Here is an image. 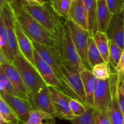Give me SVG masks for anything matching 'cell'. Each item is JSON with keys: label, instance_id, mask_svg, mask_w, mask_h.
<instances>
[{"label": "cell", "instance_id": "6da1fadb", "mask_svg": "<svg viewBox=\"0 0 124 124\" xmlns=\"http://www.w3.org/2000/svg\"><path fill=\"white\" fill-rule=\"evenodd\" d=\"M15 20L33 41L46 47L54 56L59 65L62 64L57 37L33 19L22 7L18 0L9 2Z\"/></svg>", "mask_w": 124, "mask_h": 124}, {"label": "cell", "instance_id": "7a4b0ae2", "mask_svg": "<svg viewBox=\"0 0 124 124\" xmlns=\"http://www.w3.org/2000/svg\"><path fill=\"white\" fill-rule=\"evenodd\" d=\"M12 63L17 69L23 79L29 93V97L48 87L36 67L21 53L15 57Z\"/></svg>", "mask_w": 124, "mask_h": 124}, {"label": "cell", "instance_id": "3957f363", "mask_svg": "<svg viewBox=\"0 0 124 124\" xmlns=\"http://www.w3.org/2000/svg\"><path fill=\"white\" fill-rule=\"evenodd\" d=\"M56 37L62 61L70 62L79 71L82 69H86L75 48L66 19L64 22L61 19L59 21Z\"/></svg>", "mask_w": 124, "mask_h": 124}, {"label": "cell", "instance_id": "277c9868", "mask_svg": "<svg viewBox=\"0 0 124 124\" xmlns=\"http://www.w3.org/2000/svg\"><path fill=\"white\" fill-rule=\"evenodd\" d=\"M21 5L24 10L35 20L48 31L56 36L58 24L61 19L52 8L51 2H47L43 6L22 3Z\"/></svg>", "mask_w": 124, "mask_h": 124}, {"label": "cell", "instance_id": "5b68a950", "mask_svg": "<svg viewBox=\"0 0 124 124\" xmlns=\"http://www.w3.org/2000/svg\"><path fill=\"white\" fill-rule=\"evenodd\" d=\"M30 40H31V44H32L33 48L36 50V52L40 55V56L42 58V59L50 67L51 69L53 71V72L54 73L57 78L59 79V81H60L61 84L64 87V88H65L68 96L70 97L72 99H77V100L81 102L84 104L82 102V101L79 98L78 96L74 92V91L70 87L66 78L64 76V74L62 73L61 70L60 68H59V64L57 62L56 59H55L54 56L50 53V52L46 47L38 43V42H35V41H33L31 39H30Z\"/></svg>", "mask_w": 124, "mask_h": 124}, {"label": "cell", "instance_id": "8992f818", "mask_svg": "<svg viewBox=\"0 0 124 124\" xmlns=\"http://www.w3.org/2000/svg\"><path fill=\"white\" fill-rule=\"evenodd\" d=\"M0 15L2 16L6 25L8 43V59L10 62H12L15 57L20 53V51L18 47L16 35L15 20L8 2L4 5L1 10Z\"/></svg>", "mask_w": 124, "mask_h": 124}, {"label": "cell", "instance_id": "52a82bcc", "mask_svg": "<svg viewBox=\"0 0 124 124\" xmlns=\"http://www.w3.org/2000/svg\"><path fill=\"white\" fill-rule=\"evenodd\" d=\"M67 22L70 29L73 42L84 66L92 71V69L88 59V39L90 36L89 33L72 21L67 20Z\"/></svg>", "mask_w": 124, "mask_h": 124}, {"label": "cell", "instance_id": "ba28073f", "mask_svg": "<svg viewBox=\"0 0 124 124\" xmlns=\"http://www.w3.org/2000/svg\"><path fill=\"white\" fill-rule=\"evenodd\" d=\"M120 77L116 72L112 73L110 78L111 101L106 110V113L111 124H122L124 116L120 108L118 102V87Z\"/></svg>", "mask_w": 124, "mask_h": 124}, {"label": "cell", "instance_id": "9c48e42d", "mask_svg": "<svg viewBox=\"0 0 124 124\" xmlns=\"http://www.w3.org/2000/svg\"><path fill=\"white\" fill-rule=\"evenodd\" d=\"M48 90L56 117L70 121L75 118L70 107V102L72 98L54 87H48Z\"/></svg>", "mask_w": 124, "mask_h": 124}, {"label": "cell", "instance_id": "30bf717a", "mask_svg": "<svg viewBox=\"0 0 124 124\" xmlns=\"http://www.w3.org/2000/svg\"><path fill=\"white\" fill-rule=\"evenodd\" d=\"M59 68L71 89L86 105L85 93L80 71L71 63L65 61H62Z\"/></svg>", "mask_w": 124, "mask_h": 124}, {"label": "cell", "instance_id": "8fae6325", "mask_svg": "<svg viewBox=\"0 0 124 124\" xmlns=\"http://www.w3.org/2000/svg\"><path fill=\"white\" fill-rule=\"evenodd\" d=\"M0 96L13 109L21 124H26L30 117V112L34 110L29 101L12 95L4 91H0Z\"/></svg>", "mask_w": 124, "mask_h": 124}, {"label": "cell", "instance_id": "7c38bea8", "mask_svg": "<svg viewBox=\"0 0 124 124\" xmlns=\"http://www.w3.org/2000/svg\"><path fill=\"white\" fill-rule=\"evenodd\" d=\"M33 57L35 67L47 85L48 87H54L59 92L67 96L65 88H64L59 79L57 78L56 76L50 67L42 59V58L40 56L39 54L34 48Z\"/></svg>", "mask_w": 124, "mask_h": 124}, {"label": "cell", "instance_id": "4fadbf2b", "mask_svg": "<svg viewBox=\"0 0 124 124\" xmlns=\"http://www.w3.org/2000/svg\"><path fill=\"white\" fill-rule=\"evenodd\" d=\"M109 40H112L121 48L124 50V9L113 14L107 30Z\"/></svg>", "mask_w": 124, "mask_h": 124}, {"label": "cell", "instance_id": "5bb4252c", "mask_svg": "<svg viewBox=\"0 0 124 124\" xmlns=\"http://www.w3.org/2000/svg\"><path fill=\"white\" fill-rule=\"evenodd\" d=\"M111 101L110 78L105 80L97 79L94 93V108L106 111Z\"/></svg>", "mask_w": 124, "mask_h": 124}, {"label": "cell", "instance_id": "9a60e30c", "mask_svg": "<svg viewBox=\"0 0 124 124\" xmlns=\"http://www.w3.org/2000/svg\"><path fill=\"white\" fill-rule=\"evenodd\" d=\"M29 101L34 110H38L56 116L48 93V87L29 97Z\"/></svg>", "mask_w": 124, "mask_h": 124}, {"label": "cell", "instance_id": "2e32d148", "mask_svg": "<svg viewBox=\"0 0 124 124\" xmlns=\"http://www.w3.org/2000/svg\"><path fill=\"white\" fill-rule=\"evenodd\" d=\"M66 19L88 31V23L83 0H73Z\"/></svg>", "mask_w": 124, "mask_h": 124}, {"label": "cell", "instance_id": "e0dca14e", "mask_svg": "<svg viewBox=\"0 0 124 124\" xmlns=\"http://www.w3.org/2000/svg\"><path fill=\"white\" fill-rule=\"evenodd\" d=\"M15 31L20 53L35 66L33 57V47L31 44V40L16 21Z\"/></svg>", "mask_w": 124, "mask_h": 124}, {"label": "cell", "instance_id": "ac0fdd59", "mask_svg": "<svg viewBox=\"0 0 124 124\" xmlns=\"http://www.w3.org/2000/svg\"><path fill=\"white\" fill-rule=\"evenodd\" d=\"M80 74L85 93L86 105L90 107L94 108V93L97 78L91 70L87 69H82L80 71Z\"/></svg>", "mask_w": 124, "mask_h": 124}, {"label": "cell", "instance_id": "d6986e66", "mask_svg": "<svg viewBox=\"0 0 124 124\" xmlns=\"http://www.w3.org/2000/svg\"><path fill=\"white\" fill-rule=\"evenodd\" d=\"M1 68L16 90L24 94L29 99V93L17 69L12 62H7L1 65Z\"/></svg>", "mask_w": 124, "mask_h": 124}, {"label": "cell", "instance_id": "ffe728a7", "mask_svg": "<svg viewBox=\"0 0 124 124\" xmlns=\"http://www.w3.org/2000/svg\"><path fill=\"white\" fill-rule=\"evenodd\" d=\"M97 30L98 31L106 33L113 14L110 12L106 0H97Z\"/></svg>", "mask_w": 124, "mask_h": 124}, {"label": "cell", "instance_id": "44dd1931", "mask_svg": "<svg viewBox=\"0 0 124 124\" xmlns=\"http://www.w3.org/2000/svg\"><path fill=\"white\" fill-rule=\"evenodd\" d=\"M88 23V32L91 37L98 31L97 30V0H83Z\"/></svg>", "mask_w": 124, "mask_h": 124}, {"label": "cell", "instance_id": "7402d4cb", "mask_svg": "<svg viewBox=\"0 0 124 124\" xmlns=\"http://www.w3.org/2000/svg\"><path fill=\"white\" fill-rule=\"evenodd\" d=\"M92 38L94 39L96 45L101 54L102 56L104 61L109 64L110 63L108 47L109 39L107 34L105 33L97 31L93 35Z\"/></svg>", "mask_w": 124, "mask_h": 124}, {"label": "cell", "instance_id": "603a6c76", "mask_svg": "<svg viewBox=\"0 0 124 124\" xmlns=\"http://www.w3.org/2000/svg\"><path fill=\"white\" fill-rule=\"evenodd\" d=\"M54 115H50L38 110H32L25 124H56Z\"/></svg>", "mask_w": 124, "mask_h": 124}, {"label": "cell", "instance_id": "cb8c5ba5", "mask_svg": "<svg viewBox=\"0 0 124 124\" xmlns=\"http://www.w3.org/2000/svg\"><path fill=\"white\" fill-rule=\"evenodd\" d=\"M88 59L92 69L97 64L105 62L96 45L94 39L91 36L88 38Z\"/></svg>", "mask_w": 124, "mask_h": 124}, {"label": "cell", "instance_id": "d4e9b609", "mask_svg": "<svg viewBox=\"0 0 124 124\" xmlns=\"http://www.w3.org/2000/svg\"><path fill=\"white\" fill-rule=\"evenodd\" d=\"M0 115L2 119L10 124H21L18 116L13 109L0 96Z\"/></svg>", "mask_w": 124, "mask_h": 124}, {"label": "cell", "instance_id": "484cf974", "mask_svg": "<svg viewBox=\"0 0 124 124\" xmlns=\"http://www.w3.org/2000/svg\"><path fill=\"white\" fill-rule=\"evenodd\" d=\"M109 59H110V67L114 69L116 71V67L118 65L121 56L124 50L120 48L116 44V42L112 40H109Z\"/></svg>", "mask_w": 124, "mask_h": 124}, {"label": "cell", "instance_id": "4316f807", "mask_svg": "<svg viewBox=\"0 0 124 124\" xmlns=\"http://www.w3.org/2000/svg\"><path fill=\"white\" fill-rule=\"evenodd\" d=\"M0 91H4V92H7L12 95L29 100V99L24 94L19 93L16 90L7 76L5 74L4 71H3L1 67H0Z\"/></svg>", "mask_w": 124, "mask_h": 124}, {"label": "cell", "instance_id": "83f0119b", "mask_svg": "<svg viewBox=\"0 0 124 124\" xmlns=\"http://www.w3.org/2000/svg\"><path fill=\"white\" fill-rule=\"evenodd\" d=\"M72 1L73 0H52L51 5L53 10L58 16L66 19Z\"/></svg>", "mask_w": 124, "mask_h": 124}, {"label": "cell", "instance_id": "f1b7e54d", "mask_svg": "<svg viewBox=\"0 0 124 124\" xmlns=\"http://www.w3.org/2000/svg\"><path fill=\"white\" fill-rule=\"evenodd\" d=\"M92 71L97 79L101 80L109 79L113 73L110 65L106 62L96 65L92 68Z\"/></svg>", "mask_w": 124, "mask_h": 124}, {"label": "cell", "instance_id": "f546056e", "mask_svg": "<svg viewBox=\"0 0 124 124\" xmlns=\"http://www.w3.org/2000/svg\"><path fill=\"white\" fill-rule=\"evenodd\" d=\"M94 108L87 107V111L83 115L76 116L70 121L73 124H94Z\"/></svg>", "mask_w": 124, "mask_h": 124}, {"label": "cell", "instance_id": "4dcf8cb0", "mask_svg": "<svg viewBox=\"0 0 124 124\" xmlns=\"http://www.w3.org/2000/svg\"><path fill=\"white\" fill-rule=\"evenodd\" d=\"M0 48L6 54L8 59V43H7V36L6 33V25L4 22L2 16L0 15Z\"/></svg>", "mask_w": 124, "mask_h": 124}, {"label": "cell", "instance_id": "1f68e13d", "mask_svg": "<svg viewBox=\"0 0 124 124\" xmlns=\"http://www.w3.org/2000/svg\"><path fill=\"white\" fill-rule=\"evenodd\" d=\"M87 105L77 99H71L70 102V107L71 113L75 117L83 115L87 111Z\"/></svg>", "mask_w": 124, "mask_h": 124}, {"label": "cell", "instance_id": "d6a6232c", "mask_svg": "<svg viewBox=\"0 0 124 124\" xmlns=\"http://www.w3.org/2000/svg\"><path fill=\"white\" fill-rule=\"evenodd\" d=\"M106 2L112 14L119 13L124 9V0H106Z\"/></svg>", "mask_w": 124, "mask_h": 124}, {"label": "cell", "instance_id": "836d02e7", "mask_svg": "<svg viewBox=\"0 0 124 124\" xmlns=\"http://www.w3.org/2000/svg\"><path fill=\"white\" fill-rule=\"evenodd\" d=\"M94 124H111L106 111L94 109Z\"/></svg>", "mask_w": 124, "mask_h": 124}, {"label": "cell", "instance_id": "e575fe53", "mask_svg": "<svg viewBox=\"0 0 124 124\" xmlns=\"http://www.w3.org/2000/svg\"><path fill=\"white\" fill-rule=\"evenodd\" d=\"M116 72L118 74L120 78L124 76V50L121 56L118 65L116 69Z\"/></svg>", "mask_w": 124, "mask_h": 124}, {"label": "cell", "instance_id": "d590c367", "mask_svg": "<svg viewBox=\"0 0 124 124\" xmlns=\"http://www.w3.org/2000/svg\"><path fill=\"white\" fill-rule=\"evenodd\" d=\"M22 4L31 5H39L43 6L46 3L44 0H18Z\"/></svg>", "mask_w": 124, "mask_h": 124}, {"label": "cell", "instance_id": "8d00e7d4", "mask_svg": "<svg viewBox=\"0 0 124 124\" xmlns=\"http://www.w3.org/2000/svg\"><path fill=\"white\" fill-rule=\"evenodd\" d=\"M118 102L120 108L124 116V94L120 88L119 85L118 87Z\"/></svg>", "mask_w": 124, "mask_h": 124}, {"label": "cell", "instance_id": "74e56055", "mask_svg": "<svg viewBox=\"0 0 124 124\" xmlns=\"http://www.w3.org/2000/svg\"><path fill=\"white\" fill-rule=\"evenodd\" d=\"M7 62H10L8 59L7 57L6 56V54L3 53L1 50H0V67L4 64H6Z\"/></svg>", "mask_w": 124, "mask_h": 124}, {"label": "cell", "instance_id": "f35d334b", "mask_svg": "<svg viewBox=\"0 0 124 124\" xmlns=\"http://www.w3.org/2000/svg\"><path fill=\"white\" fill-rule=\"evenodd\" d=\"M13 0H0V13H1V10L2 9V7H3L4 5L5 4L7 3V2H10L11 1H12Z\"/></svg>", "mask_w": 124, "mask_h": 124}, {"label": "cell", "instance_id": "ab89813d", "mask_svg": "<svg viewBox=\"0 0 124 124\" xmlns=\"http://www.w3.org/2000/svg\"><path fill=\"white\" fill-rule=\"evenodd\" d=\"M119 87L121 90H122V93L124 94V79L121 78H120V84H119Z\"/></svg>", "mask_w": 124, "mask_h": 124}, {"label": "cell", "instance_id": "60d3db41", "mask_svg": "<svg viewBox=\"0 0 124 124\" xmlns=\"http://www.w3.org/2000/svg\"><path fill=\"white\" fill-rule=\"evenodd\" d=\"M0 124H10L6 122V121L2 119V116H1V115H0Z\"/></svg>", "mask_w": 124, "mask_h": 124}, {"label": "cell", "instance_id": "b9f144b4", "mask_svg": "<svg viewBox=\"0 0 124 124\" xmlns=\"http://www.w3.org/2000/svg\"><path fill=\"white\" fill-rule=\"evenodd\" d=\"M45 1H46V2H51L52 1V0H44Z\"/></svg>", "mask_w": 124, "mask_h": 124}, {"label": "cell", "instance_id": "7bdbcfd3", "mask_svg": "<svg viewBox=\"0 0 124 124\" xmlns=\"http://www.w3.org/2000/svg\"><path fill=\"white\" fill-rule=\"evenodd\" d=\"M121 78H124V76H122V77H121Z\"/></svg>", "mask_w": 124, "mask_h": 124}, {"label": "cell", "instance_id": "ee69618b", "mask_svg": "<svg viewBox=\"0 0 124 124\" xmlns=\"http://www.w3.org/2000/svg\"><path fill=\"white\" fill-rule=\"evenodd\" d=\"M124 124V122H123V124Z\"/></svg>", "mask_w": 124, "mask_h": 124}]
</instances>
